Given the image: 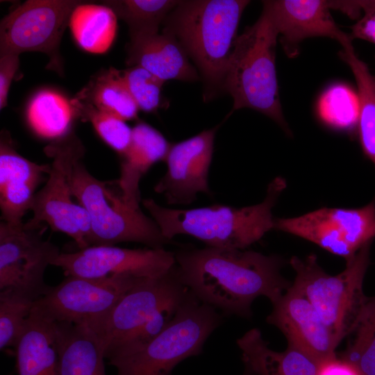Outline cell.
I'll use <instances>...</instances> for the list:
<instances>
[{"instance_id":"1f68e13d","label":"cell","mask_w":375,"mask_h":375,"mask_svg":"<svg viewBox=\"0 0 375 375\" xmlns=\"http://www.w3.org/2000/svg\"><path fill=\"white\" fill-rule=\"evenodd\" d=\"M120 72L139 110L145 112L158 110L161 103V90L165 81L138 65Z\"/></svg>"},{"instance_id":"8992f818","label":"cell","mask_w":375,"mask_h":375,"mask_svg":"<svg viewBox=\"0 0 375 375\" xmlns=\"http://www.w3.org/2000/svg\"><path fill=\"white\" fill-rule=\"evenodd\" d=\"M222 322L215 308L190 292L160 333L138 348L111 356L109 364L116 368V375H171L178 363L202 353Z\"/></svg>"},{"instance_id":"836d02e7","label":"cell","mask_w":375,"mask_h":375,"mask_svg":"<svg viewBox=\"0 0 375 375\" xmlns=\"http://www.w3.org/2000/svg\"><path fill=\"white\" fill-rule=\"evenodd\" d=\"M19 55H0V109L7 105L8 94L11 82L19 66Z\"/></svg>"},{"instance_id":"3957f363","label":"cell","mask_w":375,"mask_h":375,"mask_svg":"<svg viewBox=\"0 0 375 375\" xmlns=\"http://www.w3.org/2000/svg\"><path fill=\"white\" fill-rule=\"evenodd\" d=\"M286 187L281 177L268 185L264 201L243 208L212 205L192 209H171L152 199L142 201L162 235L171 240L179 234L190 235L206 247L244 250L274 229L272 210Z\"/></svg>"},{"instance_id":"7a4b0ae2","label":"cell","mask_w":375,"mask_h":375,"mask_svg":"<svg viewBox=\"0 0 375 375\" xmlns=\"http://www.w3.org/2000/svg\"><path fill=\"white\" fill-rule=\"evenodd\" d=\"M247 0L180 1L164 20L162 32L174 36L200 73L203 98L224 92V78Z\"/></svg>"},{"instance_id":"f546056e","label":"cell","mask_w":375,"mask_h":375,"mask_svg":"<svg viewBox=\"0 0 375 375\" xmlns=\"http://www.w3.org/2000/svg\"><path fill=\"white\" fill-rule=\"evenodd\" d=\"M340 358L354 365L362 375H375V297L369 298Z\"/></svg>"},{"instance_id":"44dd1931","label":"cell","mask_w":375,"mask_h":375,"mask_svg":"<svg viewBox=\"0 0 375 375\" xmlns=\"http://www.w3.org/2000/svg\"><path fill=\"white\" fill-rule=\"evenodd\" d=\"M61 328L33 310L15 348L18 375H58Z\"/></svg>"},{"instance_id":"ffe728a7","label":"cell","mask_w":375,"mask_h":375,"mask_svg":"<svg viewBox=\"0 0 375 375\" xmlns=\"http://www.w3.org/2000/svg\"><path fill=\"white\" fill-rule=\"evenodd\" d=\"M170 146L158 131L146 123L133 128L130 144L121 155L119 178L115 181L128 206L140 208V181L153 164L165 160Z\"/></svg>"},{"instance_id":"ac0fdd59","label":"cell","mask_w":375,"mask_h":375,"mask_svg":"<svg viewBox=\"0 0 375 375\" xmlns=\"http://www.w3.org/2000/svg\"><path fill=\"white\" fill-rule=\"evenodd\" d=\"M51 165L33 162L17 152L9 136L0 143V208L1 221L19 224L31 210L36 189L49 174Z\"/></svg>"},{"instance_id":"cb8c5ba5","label":"cell","mask_w":375,"mask_h":375,"mask_svg":"<svg viewBox=\"0 0 375 375\" xmlns=\"http://www.w3.org/2000/svg\"><path fill=\"white\" fill-rule=\"evenodd\" d=\"M58 324L61 328L58 375H107L104 352L94 333L85 326Z\"/></svg>"},{"instance_id":"5b68a950","label":"cell","mask_w":375,"mask_h":375,"mask_svg":"<svg viewBox=\"0 0 375 375\" xmlns=\"http://www.w3.org/2000/svg\"><path fill=\"white\" fill-rule=\"evenodd\" d=\"M372 243L347 260L345 269L337 275L327 274L314 254L304 259L292 256L290 260L296 272L292 286L312 305L338 345L354 331L369 300L363 282Z\"/></svg>"},{"instance_id":"4316f807","label":"cell","mask_w":375,"mask_h":375,"mask_svg":"<svg viewBox=\"0 0 375 375\" xmlns=\"http://www.w3.org/2000/svg\"><path fill=\"white\" fill-rule=\"evenodd\" d=\"M74 110L65 97L60 94L44 90L31 100L28 110V122L40 136L48 139H59L67 135Z\"/></svg>"},{"instance_id":"4dcf8cb0","label":"cell","mask_w":375,"mask_h":375,"mask_svg":"<svg viewBox=\"0 0 375 375\" xmlns=\"http://www.w3.org/2000/svg\"><path fill=\"white\" fill-rule=\"evenodd\" d=\"M71 105L76 117L91 122L101 139L120 156L126 150L131 141L133 128L126 121L90 107Z\"/></svg>"},{"instance_id":"4fadbf2b","label":"cell","mask_w":375,"mask_h":375,"mask_svg":"<svg viewBox=\"0 0 375 375\" xmlns=\"http://www.w3.org/2000/svg\"><path fill=\"white\" fill-rule=\"evenodd\" d=\"M190 292L175 265L165 275L141 279L106 316L88 328L99 339L106 356L158 311L182 302Z\"/></svg>"},{"instance_id":"ba28073f","label":"cell","mask_w":375,"mask_h":375,"mask_svg":"<svg viewBox=\"0 0 375 375\" xmlns=\"http://www.w3.org/2000/svg\"><path fill=\"white\" fill-rule=\"evenodd\" d=\"M53 159L44 185L36 192L33 217L25 223L31 228L42 225L71 237L79 249L90 246L91 226L85 208L73 200L70 176L74 165L84 155L79 140L67 134L44 149Z\"/></svg>"},{"instance_id":"7c38bea8","label":"cell","mask_w":375,"mask_h":375,"mask_svg":"<svg viewBox=\"0 0 375 375\" xmlns=\"http://www.w3.org/2000/svg\"><path fill=\"white\" fill-rule=\"evenodd\" d=\"M274 229L302 238L347 260L375 238V200L359 208H322L276 219Z\"/></svg>"},{"instance_id":"484cf974","label":"cell","mask_w":375,"mask_h":375,"mask_svg":"<svg viewBox=\"0 0 375 375\" xmlns=\"http://www.w3.org/2000/svg\"><path fill=\"white\" fill-rule=\"evenodd\" d=\"M339 56L351 68L359 102L358 133L362 151L375 166V76L356 54L352 43L342 47Z\"/></svg>"},{"instance_id":"f1b7e54d","label":"cell","mask_w":375,"mask_h":375,"mask_svg":"<svg viewBox=\"0 0 375 375\" xmlns=\"http://www.w3.org/2000/svg\"><path fill=\"white\" fill-rule=\"evenodd\" d=\"M35 300L12 290H0V349H12L24 333Z\"/></svg>"},{"instance_id":"52a82bcc","label":"cell","mask_w":375,"mask_h":375,"mask_svg":"<svg viewBox=\"0 0 375 375\" xmlns=\"http://www.w3.org/2000/svg\"><path fill=\"white\" fill-rule=\"evenodd\" d=\"M110 183L93 176L81 160L72 169L71 189L74 199L90 217V246L133 242L156 249L171 242L152 218L140 208L128 206L119 189L114 190Z\"/></svg>"},{"instance_id":"7402d4cb","label":"cell","mask_w":375,"mask_h":375,"mask_svg":"<svg viewBox=\"0 0 375 375\" xmlns=\"http://www.w3.org/2000/svg\"><path fill=\"white\" fill-rule=\"evenodd\" d=\"M245 369L253 375H317L319 363L290 346L283 351L270 349L258 328L237 340Z\"/></svg>"},{"instance_id":"277c9868","label":"cell","mask_w":375,"mask_h":375,"mask_svg":"<svg viewBox=\"0 0 375 375\" xmlns=\"http://www.w3.org/2000/svg\"><path fill=\"white\" fill-rule=\"evenodd\" d=\"M279 36L267 15L238 36L224 83V92L233 100V110L250 108L290 133L283 117L276 71V47Z\"/></svg>"},{"instance_id":"83f0119b","label":"cell","mask_w":375,"mask_h":375,"mask_svg":"<svg viewBox=\"0 0 375 375\" xmlns=\"http://www.w3.org/2000/svg\"><path fill=\"white\" fill-rule=\"evenodd\" d=\"M175 0H110L103 5L110 8L124 21L130 35L158 32L167 16L178 4Z\"/></svg>"},{"instance_id":"30bf717a","label":"cell","mask_w":375,"mask_h":375,"mask_svg":"<svg viewBox=\"0 0 375 375\" xmlns=\"http://www.w3.org/2000/svg\"><path fill=\"white\" fill-rule=\"evenodd\" d=\"M74 0L26 1L2 19L0 55L26 51L44 53L49 67L62 71L59 45L74 9Z\"/></svg>"},{"instance_id":"e0dca14e","label":"cell","mask_w":375,"mask_h":375,"mask_svg":"<svg viewBox=\"0 0 375 375\" xmlns=\"http://www.w3.org/2000/svg\"><path fill=\"white\" fill-rule=\"evenodd\" d=\"M268 324L278 328L292 347L318 363L334 357L338 346L310 301L292 285L272 304Z\"/></svg>"},{"instance_id":"2e32d148","label":"cell","mask_w":375,"mask_h":375,"mask_svg":"<svg viewBox=\"0 0 375 375\" xmlns=\"http://www.w3.org/2000/svg\"><path fill=\"white\" fill-rule=\"evenodd\" d=\"M262 11L269 17L280 36L285 53L290 58L299 54V44L313 37H327L342 47L352 42L331 15L326 0L262 1Z\"/></svg>"},{"instance_id":"e575fe53","label":"cell","mask_w":375,"mask_h":375,"mask_svg":"<svg viewBox=\"0 0 375 375\" xmlns=\"http://www.w3.org/2000/svg\"><path fill=\"white\" fill-rule=\"evenodd\" d=\"M317 375L362 374L351 363L335 356L319 363Z\"/></svg>"},{"instance_id":"d6986e66","label":"cell","mask_w":375,"mask_h":375,"mask_svg":"<svg viewBox=\"0 0 375 375\" xmlns=\"http://www.w3.org/2000/svg\"><path fill=\"white\" fill-rule=\"evenodd\" d=\"M126 63L140 66L165 82L200 79L185 51L172 35L159 32L130 35Z\"/></svg>"},{"instance_id":"603a6c76","label":"cell","mask_w":375,"mask_h":375,"mask_svg":"<svg viewBox=\"0 0 375 375\" xmlns=\"http://www.w3.org/2000/svg\"><path fill=\"white\" fill-rule=\"evenodd\" d=\"M69 101L72 105L90 107L124 121L136 119L139 110L120 70L115 68L103 70L92 76Z\"/></svg>"},{"instance_id":"8fae6325","label":"cell","mask_w":375,"mask_h":375,"mask_svg":"<svg viewBox=\"0 0 375 375\" xmlns=\"http://www.w3.org/2000/svg\"><path fill=\"white\" fill-rule=\"evenodd\" d=\"M47 225L0 223V290H12L35 301L51 288L44 280L49 265L60 254L59 248L43 238Z\"/></svg>"},{"instance_id":"9a60e30c","label":"cell","mask_w":375,"mask_h":375,"mask_svg":"<svg viewBox=\"0 0 375 375\" xmlns=\"http://www.w3.org/2000/svg\"><path fill=\"white\" fill-rule=\"evenodd\" d=\"M219 126L171 144L165 159L167 172L154 188L169 204H190L198 193L210 194L208 176Z\"/></svg>"},{"instance_id":"d590c367","label":"cell","mask_w":375,"mask_h":375,"mask_svg":"<svg viewBox=\"0 0 375 375\" xmlns=\"http://www.w3.org/2000/svg\"><path fill=\"white\" fill-rule=\"evenodd\" d=\"M243 375H253L251 372L245 369Z\"/></svg>"},{"instance_id":"d6a6232c","label":"cell","mask_w":375,"mask_h":375,"mask_svg":"<svg viewBox=\"0 0 375 375\" xmlns=\"http://www.w3.org/2000/svg\"><path fill=\"white\" fill-rule=\"evenodd\" d=\"M356 5L364 15L351 26V40L360 39L375 44V1H356Z\"/></svg>"},{"instance_id":"d4e9b609","label":"cell","mask_w":375,"mask_h":375,"mask_svg":"<svg viewBox=\"0 0 375 375\" xmlns=\"http://www.w3.org/2000/svg\"><path fill=\"white\" fill-rule=\"evenodd\" d=\"M117 19L106 6L79 4L74 9L69 25L81 48L92 53H103L115 39Z\"/></svg>"},{"instance_id":"9c48e42d","label":"cell","mask_w":375,"mask_h":375,"mask_svg":"<svg viewBox=\"0 0 375 375\" xmlns=\"http://www.w3.org/2000/svg\"><path fill=\"white\" fill-rule=\"evenodd\" d=\"M142 278L127 275L66 276L35 301L33 310L57 323L89 327L106 316Z\"/></svg>"},{"instance_id":"6da1fadb","label":"cell","mask_w":375,"mask_h":375,"mask_svg":"<svg viewBox=\"0 0 375 375\" xmlns=\"http://www.w3.org/2000/svg\"><path fill=\"white\" fill-rule=\"evenodd\" d=\"M183 284L199 301L223 315L249 318L259 297L273 304L291 287L281 274L283 260L275 255L206 247L175 253Z\"/></svg>"},{"instance_id":"5bb4252c","label":"cell","mask_w":375,"mask_h":375,"mask_svg":"<svg viewBox=\"0 0 375 375\" xmlns=\"http://www.w3.org/2000/svg\"><path fill=\"white\" fill-rule=\"evenodd\" d=\"M53 265L60 267L66 276L156 278L170 272L176 259L175 253L163 248L132 249L92 245L75 252L60 253Z\"/></svg>"}]
</instances>
